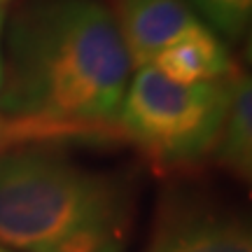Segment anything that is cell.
I'll list each match as a JSON object with an SVG mask.
<instances>
[{
	"label": "cell",
	"mask_w": 252,
	"mask_h": 252,
	"mask_svg": "<svg viewBox=\"0 0 252 252\" xmlns=\"http://www.w3.org/2000/svg\"><path fill=\"white\" fill-rule=\"evenodd\" d=\"M222 171L234 175L238 182H250L252 175V84L250 75H236L234 91L226 105L224 119L210 154Z\"/></svg>",
	"instance_id": "obj_7"
},
{
	"label": "cell",
	"mask_w": 252,
	"mask_h": 252,
	"mask_svg": "<svg viewBox=\"0 0 252 252\" xmlns=\"http://www.w3.org/2000/svg\"><path fill=\"white\" fill-rule=\"evenodd\" d=\"M52 143H91V140L87 135L68 131V128H56V126L26 122V119H12L0 115V154L26 147V145Z\"/></svg>",
	"instance_id": "obj_8"
},
{
	"label": "cell",
	"mask_w": 252,
	"mask_h": 252,
	"mask_svg": "<svg viewBox=\"0 0 252 252\" xmlns=\"http://www.w3.org/2000/svg\"><path fill=\"white\" fill-rule=\"evenodd\" d=\"M0 252H14V250H7V248H2V245H0Z\"/></svg>",
	"instance_id": "obj_11"
},
{
	"label": "cell",
	"mask_w": 252,
	"mask_h": 252,
	"mask_svg": "<svg viewBox=\"0 0 252 252\" xmlns=\"http://www.w3.org/2000/svg\"><path fill=\"white\" fill-rule=\"evenodd\" d=\"M131 59L100 0H35L14 12L0 56V115L68 128L91 143L117 128Z\"/></svg>",
	"instance_id": "obj_1"
},
{
	"label": "cell",
	"mask_w": 252,
	"mask_h": 252,
	"mask_svg": "<svg viewBox=\"0 0 252 252\" xmlns=\"http://www.w3.org/2000/svg\"><path fill=\"white\" fill-rule=\"evenodd\" d=\"M143 252H252L250 226L229 208L198 196L163 201Z\"/></svg>",
	"instance_id": "obj_4"
},
{
	"label": "cell",
	"mask_w": 252,
	"mask_h": 252,
	"mask_svg": "<svg viewBox=\"0 0 252 252\" xmlns=\"http://www.w3.org/2000/svg\"><path fill=\"white\" fill-rule=\"evenodd\" d=\"M0 28H2V12H0ZM0 56H2V54H0Z\"/></svg>",
	"instance_id": "obj_12"
},
{
	"label": "cell",
	"mask_w": 252,
	"mask_h": 252,
	"mask_svg": "<svg viewBox=\"0 0 252 252\" xmlns=\"http://www.w3.org/2000/svg\"><path fill=\"white\" fill-rule=\"evenodd\" d=\"M238 70L222 80L175 84L154 65L128 80L117 128L159 173L210 159Z\"/></svg>",
	"instance_id": "obj_3"
},
{
	"label": "cell",
	"mask_w": 252,
	"mask_h": 252,
	"mask_svg": "<svg viewBox=\"0 0 252 252\" xmlns=\"http://www.w3.org/2000/svg\"><path fill=\"white\" fill-rule=\"evenodd\" d=\"M152 65L175 84L222 80L236 70L224 40L215 35L206 24L194 26L180 40L168 45Z\"/></svg>",
	"instance_id": "obj_6"
},
{
	"label": "cell",
	"mask_w": 252,
	"mask_h": 252,
	"mask_svg": "<svg viewBox=\"0 0 252 252\" xmlns=\"http://www.w3.org/2000/svg\"><path fill=\"white\" fill-rule=\"evenodd\" d=\"M110 12L133 68L152 65L166 47L203 24L187 0H115Z\"/></svg>",
	"instance_id": "obj_5"
},
{
	"label": "cell",
	"mask_w": 252,
	"mask_h": 252,
	"mask_svg": "<svg viewBox=\"0 0 252 252\" xmlns=\"http://www.w3.org/2000/svg\"><path fill=\"white\" fill-rule=\"evenodd\" d=\"M7 2H12V0H0V12H2V7H5Z\"/></svg>",
	"instance_id": "obj_10"
},
{
	"label": "cell",
	"mask_w": 252,
	"mask_h": 252,
	"mask_svg": "<svg viewBox=\"0 0 252 252\" xmlns=\"http://www.w3.org/2000/svg\"><path fill=\"white\" fill-rule=\"evenodd\" d=\"M131 182L49 145L0 154V245L14 252H128Z\"/></svg>",
	"instance_id": "obj_2"
},
{
	"label": "cell",
	"mask_w": 252,
	"mask_h": 252,
	"mask_svg": "<svg viewBox=\"0 0 252 252\" xmlns=\"http://www.w3.org/2000/svg\"><path fill=\"white\" fill-rule=\"evenodd\" d=\"M198 19L208 21V28L226 40H241L250 26L252 0H187Z\"/></svg>",
	"instance_id": "obj_9"
}]
</instances>
